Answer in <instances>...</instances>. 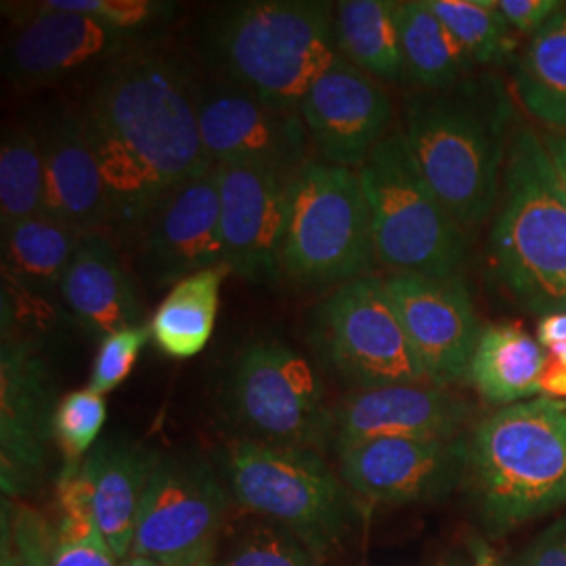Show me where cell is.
<instances>
[{"label": "cell", "instance_id": "cell-1", "mask_svg": "<svg viewBox=\"0 0 566 566\" xmlns=\"http://www.w3.org/2000/svg\"><path fill=\"white\" fill-rule=\"evenodd\" d=\"M198 86L177 53L143 44L103 70L81 116L112 203V231L126 235L164 193L214 166L203 154Z\"/></svg>", "mask_w": 566, "mask_h": 566}, {"label": "cell", "instance_id": "cell-2", "mask_svg": "<svg viewBox=\"0 0 566 566\" xmlns=\"http://www.w3.org/2000/svg\"><path fill=\"white\" fill-rule=\"evenodd\" d=\"M510 105L497 84L468 81L405 105L407 147L432 193L462 229L485 223L506 163Z\"/></svg>", "mask_w": 566, "mask_h": 566}, {"label": "cell", "instance_id": "cell-3", "mask_svg": "<svg viewBox=\"0 0 566 566\" xmlns=\"http://www.w3.org/2000/svg\"><path fill=\"white\" fill-rule=\"evenodd\" d=\"M203 46L223 81L290 109L340 57L334 4L317 0L227 4L206 23Z\"/></svg>", "mask_w": 566, "mask_h": 566}, {"label": "cell", "instance_id": "cell-4", "mask_svg": "<svg viewBox=\"0 0 566 566\" xmlns=\"http://www.w3.org/2000/svg\"><path fill=\"white\" fill-rule=\"evenodd\" d=\"M491 264L531 313L566 311V198L544 137L526 126L507 145Z\"/></svg>", "mask_w": 566, "mask_h": 566}, {"label": "cell", "instance_id": "cell-5", "mask_svg": "<svg viewBox=\"0 0 566 566\" xmlns=\"http://www.w3.org/2000/svg\"><path fill=\"white\" fill-rule=\"evenodd\" d=\"M465 465L495 533L566 502V401L507 405L474 428Z\"/></svg>", "mask_w": 566, "mask_h": 566}, {"label": "cell", "instance_id": "cell-6", "mask_svg": "<svg viewBox=\"0 0 566 566\" xmlns=\"http://www.w3.org/2000/svg\"><path fill=\"white\" fill-rule=\"evenodd\" d=\"M371 214L376 261L390 275L460 277L465 231L432 193L401 130H390L357 170Z\"/></svg>", "mask_w": 566, "mask_h": 566}, {"label": "cell", "instance_id": "cell-7", "mask_svg": "<svg viewBox=\"0 0 566 566\" xmlns=\"http://www.w3.org/2000/svg\"><path fill=\"white\" fill-rule=\"evenodd\" d=\"M227 481L243 507L273 521L313 558H325L355 525L350 489L311 449L240 439L227 447Z\"/></svg>", "mask_w": 566, "mask_h": 566}, {"label": "cell", "instance_id": "cell-8", "mask_svg": "<svg viewBox=\"0 0 566 566\" xmlns=\"http://www.w3.org/2000/svg\"><path fill=\"white\" fill-rule=\"evenodd\" d=\"M376 263L369 203L357 170L311 158L294 175L282 275L304 287L367 277Z\"/></svg>", "mask_w": 566, "mask_h": 566}, {"label": "cell", "instance_id": "cell-9", "mask_svg": "<svg viewBox=\"0 0 566 566\" xmlns=\"http://www.w3.org/2000/svg\"><path fill=\"white\" fill-rule=\"evenodd\" d=\"M227 405L248 441L311 449L334 434V411L325 407L324 385L296 348L277 338L245 344L233 359Z\"/></svg>", "mask_w": 566, "mask_h": 566}, {"label": "cell", "instance_id": "cell-10", "mask_svg": "<svg viewBox=\"0 0 566 566\" xmlns=\"http://www.w3.org/2000/svg\"><path fill=\"white\" fill-rule=\"evenodd\" d=\"M308 336L324 364L359 390L430 382L385 280L367 275L334 287L313 308Z\"/></svg>", "mask_w": 566, "mask_h": 566}, {"label": "cell", "instance_id": "cell-11", "mask_svg": "<svg viewBox=\"0 0 566 566\" xmlns=\"http://www.w3.org/2000/svg\"><path fill=\"white\" fill-rule=\"evenodd\" d=\"M126 242L143 280L156 287L227 264L217 164L168 189Z\"/></svg>", "mask_w": 566, "mask_h": 566}, {"label": "cell", "instance_id": "cell-12", "mask_svg": "<svg viewBox=\"0 0 566 566\" xmlns=\"http://www.w3.org/2000/svg\"><path fill=\"white\" fill-rule=\"evenodd\" d=\"M227 493L210 465L160 455L143 502L130 554L164 566H189L217 552Z\"/></svg>", "mask_w": 566, "mask_h": 566}, {"label": "cell", "instance_id": "cell-13", "mask_svg": "<svg viewBox=\"0 0 566 566\" xmlns=\"http://www.w3.org/2000/svg\"><path fill=\"white\" fill-rule=\"evenodd\" d=\"M143 44H149L145 34L39 2L7 42L2 65L15 86L41 88L82 76L97 78Z\"/></svg>", "mask_w": 566, "mask_h": 566}, {"label": "cell", "instance_id": "cell-14", "mask_svg": "<svg viewBox=\"0 0 566 566\" xmlns=\"http://www.w3.org/2000/svg\"><path fill=\"white\" fill-rule=\"evenodd\" d=\"M203 154L212 164H250L296 175L311 160L298 109L264 102L227 81L198 86Z\"/></svg>", "mask_w": 566, "mask_h": 566}, {"label": "cell", "instance_id": "cell-15", "mask_svg": "<svg viewBox=\"0 0 566 566\" xmlns=\"http://www.w3.org/2000/svg\"><path fill=\"white\" fill-rule=\"evenodd\" d=\"M227 264L245 282L282 280V243L294 175L250 164H217Z\"/></svg>", "mask_w": 566, "mask_h": 566}, {"label": "cell", "instance_id": "cell-16", "mask_svg": "<svg viewBox=\"0 0 566 566\" xmlns=\"http://www.w3.org/2000/svg\"><path fill=\"white\" fill-rule=\"evenodd\" d=\"M298 112L317 160L350 170L364 166L392 122L385 84L343 55L308 88Z\"/></svg>", "mask_w": 566, "mask_h": 566}, {"label": "cell", "instance_id": "cell-17", "mask_svg": "<svg viewBox=\"0 0 566 566\" xmlns=\"http://www.w3.org/2000/svg\"><path fill=\"white\" fill-rule=\"evenodd\" d=\"M386 292L432 385L465 378L481 322L460 277L390 275Z\"/></svg>", "mask_w": 566, "mask_h": 566}, {"label": "cell", "instance_id": "cell-18", "mask_svg": "<svg viewBox=\"0 0 566 566\" xmlns=\"http://www.w3.org/2000/svg\"><path fill=\"white\" fill-rule=\"evenodd\" d=\"M336 447L344 485L380 504H416L443 495L464 472L468 458V443L460 439L388 437Z\"/></svg>", "mask_w": 566, "mask_h": 566}, {"label": "cell", "instance_id": "cell-19", "mask_svg": "<svg viewBox=\"0 0 566 566\" xmlns=\"http://www.w3.org/2000/svg\"><path fill=\"white\" fill-rule=\"evenodd\" d=\"M0 386V481L11 500L41 479L57 405L46 364L25 340L2 338Z\"/></svg>", "mask_w": 566, "mask_h": 566}, {"label": "cell", "instance_id": "cell-20", "mask_svg": "<svg viewBox=\"0 0 566 566\" xmlns=\"http://www.w3.org/2000/svg\"><path fill=\"white\" fill-rule=\"evenodd\" d=\"M468 407L439 385L357 390L334 409L336 446L367 439H458Z\"/></svg>", "mask_w": 566, "mask_h": 566}, {"label": "cell", "instance_id": "cell-21", "mask_svg": "<svg viewBox=\"0 0 566 566\" xmlns=\"http://www.w3.org/2000/svg\"><path fill=\"white\" fill-rule=\"evenodd\" d=\"M46 198L44 214L86 233L112 231V203L81 109L53 114L41 133Z\"/></svg>", "mask_w": 566, "mask_h": 566}, {"label": "cell", "instance_id": "cell-22", "mask_svg": "<svg viewBox=\"0 0 566 566\" xmlns=\"http://www.w3.org/2000/svg\"><path fill=\"white\" fill-rule=\"evenodd\" d=\"M160 455L147 447L107 439L82 460L78 476L88 491L97 526L114 554L130 556L143 502Z\"/></svg>", "mask_w": 566, "mask_h": 566}, {"label": "cell", "instance_id": "cell-23", "mask_svg": "<svg viewBox=\"0 0 566 566\" xmlns=\"http://www.w3.org/2000/svg\"><path fill=\"white\" fill-rule=\"evenodd\" d=\"M61 301L93 334L142 325L137 285L107 233H86L60 285Z\"/></svg>", "mask_w": 566, "mask_h": 566}, {"label": "cell", "instance_id": "cell-24", "mask_svg": "<svg viewBox=\"0 0 566 566\" xmlns=\"http://www.w3.org/2000/svg\"><path fill=\"white\" fill-rule=\"evenodd\" d=\"M546 350L521 324L486 325L468 365V382L493 405L523 403L539 395Z\"/></svg>", "mask_w": 566, "mask_h": 566}, {"label": "cell", "instance_id": "cell-25", "mask_svg": "<svg viewBox=\"0 0 566 566\" xmlns=\"http://www.w3.org/2000/svg\"><path fill=\"white\" fill-rule=\"evenodd\" d=\"M229 264L203 269L175 283L151 317V338L164 355L189 359L202 353L214 334L221 287Z\"/></svg>", "mask_w": 566, "mask_h": 566}, {"label": "cell", "instance_id": "cell-26", "mask_svg": "<svg viewBox=\"0 0 566 566\" xmlns=\"http://www.w3.org/2000/svg\"><path fill=\"white\" fill-rule=\"evenodd\" d=\"M82 233L46 214L2 229L4 277L34 294L60 292Z\"/></svg>", "mask_w": 566, "mask_h": 566}, {"label": "cell", "instance_id": "cell-27", "mask_svg": "<svg viewBox=\"0 0 566 566\" xmlns=\"http://www.w3.org/2000/svg\"><path fill=\"white\" fill-rule=\"evenodd\" d=\"M516 97L546 133L566 135V4L525 44L514 70Z\"/></svg>", "mask_w": 566, "mask_h": 566}, {"label": "cell", "instance_id": "cell-28", "mask_svg": "<svg viewBox=\"0 0 566 566\" xmlns=\"http://www.w3.org/2000/svg\"><path fill=\"white\" fill-rule=\"evenodd\" d=\"M336 42L344 60L380 82H401L405 72L397 2L343 0L334 4Z\"/></svg>", "mask_w": 566, "mask_h": 566}, {"label": "cell", "instance_id": "cell-29", "mask_svg": "<svg viewBox=\"0 0 566 566\" xmlns=\"http://www.w3.org/2000/svg\"><path fill=\"white\" fill-rule=\"evenodd\" d=\"M397 23L409 81L422 91H446L468 81L476 63L434 15L428 0L397 2Z\"/></svg>", "mask_w": 566, "mask_h": 566}, {"label": "cell", "instance_id": "cell-30", "mask_svg": "<svg viewBox=\"0 0 566 566\" xmlns=\"http://www.w3.org/2000/svg\"><path fill=\"white\" fill-rule=\"evenodd\" d=\"M46 177L41 137L30 126L4 133L0 145V224L2 229L44 214Z\"/></svg>", "mask_w": 566, "mask_h": 566}, {"label": "cell", "instance_id": "cell-31", "mask_svg": "<svg viewBox=\"0 0 566 566\" xmlns=\"http://www.w3.org/2000/svg\"><path fill=\"white\" fill-rule=\"evenodd\" d=\"M60 526L53 531V566H120L103 537L78 465H65L57 485Z\"/></svg>", "mask_w": 566, "mask_h": 566}, {"label": "cell", "instance_id": "cell-32", "mask_svg": "<svg viewBox=\"0 0 566 566\" xmlns=\"http://www.w3.org/2000/svg\"><path fill=\"white\" fill-rule=\"evenodd\" d=\"M428 7L474 63L495 65L514 55L518 34L500 13L497 0H428Z\"/></svg>", "mask_w": 566, "mask_h": 566}, {"label": "cell", "instance_id": "cell-33", "mask_svg": "<svg viewBox=\"0 0 566 566\" xmlns=\"http://www.w3.org/2000/svg\"><path fill=\"white\" fill-rule=\"evenodd\" d=\"M107 418V405L88 386L67 392L55 411V439L67 460L65 465H81L82 455L97 443Z\"/></svg>", "mask_w": 566, "mask_h": 566}, {"label": "cell", "instance_id": "cell-34", "mask_svg": "<svg viewBox=\"0 0 566 566\" xmlns=\"http://www.w3.org/2000/svg\"><path fill=\"white\" fill-rule=\"evenodd\" d=\"M53 531L39 512L2 500L0 566H53Z\"/></svg>", "mask_w": 566, "mask_h": 566}, {"label": "cell", "instance_id": "cell-35", "mask_svg": "<svg viewBox=\"0 0 566 566\" xmlns=\"http://www.w3.org/2000/svg\"><path fill=\"white\" fill-rule=\"evenodd\" d=\"M313 556L290 533L275 525L242 531L214 566H313Z\"/></svg>", "mask_w": 566, "mask_h": 566}, {"label": "cell", "instance_id": "cell-36", "mask_svg": "<svg viewBox=\"0 0 566 566\" xmlns=\"http://www.w3.org/2000/svg\"><path fill=\"white\" fill-rule=\"evenodd\" d=\"M149 338H151V329L149 325L143 324L124 327L103 336L93 371H91L88 388L103 397L116 390L130 376L133 367L139 359V353Z\"/></svg>", "mask_w": 566, "mask_h": 566}, {"label": "cell", "instance_id": "cell-37", "mask_svg": "<svg viewBox=\"0 0 566 566\" xmlns=\"http://www.w3.org/2000/svg\"><path fill=\"white\" fill-rule=\"evenodd\" d=\"M44 4L49 9L84 13L145 36L175 11V4L154 0H46Z\"/></svg>", "mask_w": 566, "mask_h": 566}, {"label": "cell", "instance_id": "cell-38", "mask_svg": "<svg viewBox=\"0 0 566 566\" xmlns=\"http://www.w3.org/2000/svg\"><path fill=\"white\" fill-rule=\"evenodd\" d=\"M565 2L560 0H497V9L507 25L518 34L531 39L546 21L552 20Z\"/></svg>", "mask_w": 566, "mask_h": 566}, {"label": "cell", "instance_id": "cell-39", "mask_svg": "<svg viewBox=\"0 0 566 566\" xmlns=\"http://www.w3.org/2000/svg\"><path fill=\"white\" fill-rule=\"evenodd\" d=\"M518 566H566V516L528 544Z\"/></svg>", "mask_w": 566, "mask_h": 566}, {"label": "cell", "instance_id": "cell-40", "mask_svg": "<svg viewBox=\"0 0 566 566\" xmlns=\"http://www.w3.org/2000/svg\"><path fill=\"white\" fill-rule=\"evenodd\" d=\"M539 395L549 399H566V364L547 357L539 376Z\"/></svg>", "mask_w": 566, "mask_h": 566}, {"label": "cell", "instance_id": "cell-41", "mask_svg": "<svg viewBox=\"0 0 566 566\" xmlns=\"http://www.w3.org/2000/svg\"><path fill=\"white\" fill-rule=\"evenodd\" d=\"M537 343L544 348L552 344L566 343V311L547 313L537 324Z\"/></svg>", "mask_w": 566, "mask_h": 566}, {"label": "cell", "instance_id": "cell-42", "mask_svg": "<svg viewBox=\"0 0 566 566\" xmlns=\"http://www.w3.org/2000/svg\"><path fill=\"white\" fill-rule=\"evenodd\" d=\"M544 137V145H546L549 160L554 164V170L558 175V181L563 187V193L566 198V135H556V133H546Z\"/></svg>", "mask_w": 566, "mask_h": 566}, {"label": "cell", "instance_id": "cell-43", "mask_svg": "<svg viewBox=\"0 0 566 566\" xmlns=\"http://www.w3.org/2000/svg\"><path fill=\"white\" fill-rule=\"evenodd\" d=\"M120 566H164L160 563H156V560H151V558H145V556H135V554H130L128 558H124L120 560Z\"/></svg>", "mask_w": 566, "mask_h": 566}, {"label": "cell", "instance_id": "cell-44", "mask_svg": "<svg viewBox=\"0 0 566 566\" xmlns=\"http://www.w3.org/2000/svg\"><path fill=\"white\" fill-rule=\"evenodd\" d=\"M474 554H476V566H497L493 556L486 552V547H474Z\"/></svg>", "mask_w": 566, "mask_h": 566}, {"label": "cell", "instance_id": "cell-45", "mask_svg": "<svg viewBox=\"0 0 566 566\" xmlns=\"http://www.w3.org/2000/svg\"><path fill=\"white\" fill-rule=\"evenodd\" d=\"M189 566H214V552H212V554H206V556L198 558L196 563H191Z\"/></svg>", "mask_w": 566, "mask_h": 566}]
</instances>
